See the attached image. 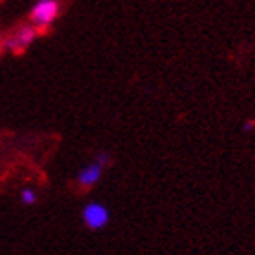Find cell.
I'll list each match as a JSON object with an SVG mask.
<instances>
[{
    "label": "cell",
    "mask_w": 255,
    "mask_h": 255,
    "mask_svg": "<svg viewBox=\"0 0 255 255\" xmlns=\"http://www.w3.org/2000/svg\"><path fill=\"white\" fill-rule=\"evenodd\" d=\"M60 13L59 0H37L31 7L29 20L31 26L37 27V31H46Z\"/></svg>",
    "instance_id": "6da1fadb"
},
{
    "label": "cell",
    "mask_w": 255,
    "mask_h": 255,
    "mask_svg": "<svg viewBox=\"0 0 255 255\" xmlns=\"http://www.w3.org/2000/svg\"><path fill=\"white\" fill-rule=\"evenodd\" d=\"M37 35H38L37 27L31 26V24H26V26L18 27L13 35L4 38L2 48H4L5 51H9V53H22L24 49H27L33 42H35Z\"/></svg>",
    "instance_id": "7a4b0ae2"
},
{
    "label": "cell",
    "mask_w": 255,
    "mask_h": 255,
    "mask_svg": "<svg viewBox=\"0 0 255 255\" xmlns=\"http://www.w3.org/2000/svg\"><path fill=\"white\" fill-rule=\"evenodd\" d=\"M82 221L90 230H102L110 223V210L102 202L91 201L82 208Z\"/></svg>",
    "instance_id": "3957f363"
},
{
    "label": "cell",
    "mask_w": 255,
    "mask_h": 255,
    "mask_svg": "<svg viewBox=\"0 0 255 255\" xmlns=\"http://www.w3.org/2000/svg\"><path fill=\"white\" fill-rule=\"evenodd\" d=\"M102 171H104V166L97 160L84 166L77 175V184H79L80 190H91L102 179Z\"/></svg>",
    "instance_id": "277c9868"
},
{
    "label": "cell",
    "mask_w": 255,
    "mask_h": 255,
    "mask_svg": "<svg viewBox=\"0 0 255 255\" xmlns=\"http://www.w3.org/2000/svg\"><path fill=\"white\" fill-rule=\"evenodd\" d=\"M37 199H38V195L33 188H24V190L20 191V202L24 206H33V204L37 202Z\"/></svg>",
    "instance_id": "5b68a950"
},
{
    "label": "cell",
    "mask_w": 255,
    "mask_h": 255,
    "mask_svg": "<svg viewBox=\"0 0 255 255\" xmlns=\"http://www.w3.org/2000/svg\"><path fill=\"white\" fill-rule=\"evenodd\" d=\"M95 160H97V162H101V164L106 168V166L110 164V155H108L106 151H101V153L95 157Z\"/></svg>",
    "instance_id": "8992f818"
},
{
    "label": "cell",
    "mask_w": 255,
    "mask_h": 255,
    "mask_svg": "<svg viewBox=\"0 0 255 255\" xmlns=\"http://www.w3.org/2000/svg\"><path fill=\"white\" fill-rule=\"evenodd\" d=\"M0 2H2V0H0Z\"/></svg>",
    "instance_id": "52a82bcc"
}]
</instances>
